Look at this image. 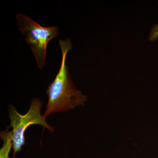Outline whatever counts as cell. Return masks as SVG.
<instances>
[{
  "instance_id": "obj_1",
  "label": "cell",
  "mask_w": 158,
  "mask_h": 158,
  "mask_svg": "<svg viewBox=\"0 0 158 158\" xmlns=\"http://www.w3.org/2000/svg\"><path fill=\"white\" fill-rule=\"evenodd\" d=\"M62 53V59L59 72L47 90L48 101L43 116L46 118L51 114L67 112L86 100V96L75 87L71 78L69 66L66 65L67 54L73 48L69 38L59 41Z\"/></svg>"
},
{
  "instance_id": "obj_2",
  "label": "cell",
  "mask_w": 158,
  "mask_h": 158,
  "mask_svg": "<svg viewBox=\"0 0 158 158\" xmlns=\"http://www.w3.org/2000/svg\"><path fill=\"white\" fill-rule=\"evenodd\" d=\"M16 18L19 30L31 48L37 66L42 69L45 65L49 43L59 35V28L56 26L43 27L22 13H18Z\"/></svg>"
},
{
  "instance_id": "obj_3",
  "label": "cell",
  "mask_w": 158,
  "mask_h": 158,
  "mask_svg": "<svg viewBox=\"0 0 158 158\" xmlns=\"http://www.w3.org/2000/svg\"><path fill=\"white\" fill-rule=\"evenodd\" d=\"M43 102L39 99L34 98L31 102L28 112L22 115L17 112L14 106L9 109V117L10 124L9 128L12 127V149L13 157L19 152L25 143V132L30 126L34 124L42 126L46 128L51 133L54 132L55 129L46 122V118L41 114Z\"/></svg>"
},
{
  "instance_id": "obj_4",
  "label": "cell",
  "mask_w": 158,
  "mask_h": 158,
  "mask_svg": "<svg viewBox=\"0 0 158 158\" xmlns=\"http://www.w3.org/2000/svg\"><path fill=\"white\" fill-rule=\"evenodd\" d=\"M1 138L3 144L0 149V158H15L9 156L10 152L12 148V132L9 129L1 133Z\"/></svg>"
},
{
  "instance_id": "obj_5",
  "label": "cell",
  "mask_w": 158,
  "mask_h": 158,
  "mask_svg": "<svg viewBox=\"0 0 158 158\" xmlns=\"http://www.w3.org/2000/svg\"><path fill=\"white\" fill-rule=\"evenodd\" d=\"M149 40L151 41H155L158 38V24L153 27L149 35Z\"/></svg>"
}]
</instances>
